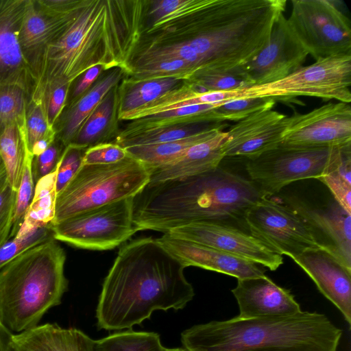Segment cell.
Listing matches in <instances>:
<instances>
[{"instance_id": "1", "label": "cell", "mask_w": 351, "mask_h": 351, "mask_svg": "<svg viewBox=\"0 0 351 351\" xmlns=\"http://www.w3.org/2000/svg\"><path fill=\"white\" fill-rule=\"evenodd\" d=\"M286 0H180L146 27L141 42L186 45L198 71H228L250 61L269 40Z\"/></svg>"}, {"instance_id": "2", "label": "cell", "mask_w": 351, "mask_h": 351, "mask_svg": "<svg viewBox=\"0 0 351 351\" xmlns=\"http://www.w3.org/2000/svg\"><path fill=\"white\" fill-rule=\"evenodd\" d=\"M148 0H84L73 21L45 49L32 99L102 65L125 69L142 36Z\"/></svg>"}, {"instance_id": "3", "label": "cell", "mask_w": 351, "mask_h": 351, "mask_svg": "<svg viewBox=\"0 0 351 351\" xmlns=\"http://www.w3.org/2000/svg\"><path fill=\"white\" fill-rule=\"evenodd\" d=\"M184 268L156 239H138L122 246L103 282L98 328L131 329L156 310L184 308L195 295Z\"/></svg>"}, {"instance_id": "4", "label": "cell", "mask_w": 351, "mask_h": 351, "mask_svg": "<svg viewBox=\"0 0 351 351\" xmlns=\"http://www.w3.org/2000/svg\"><path fill=\"white\" fill-rule=\"evenodd\" d=\"M263 196L250 179L220 165L188 178L148 183L133 198L137 231L168 232L192 222L244 224L246 212Z\"/></svg>"}, {"instance_id": "5", "label": "cell", "mask_w": 351, "mask_h": 351, "mask_svg": "<svg viewBox=\"0 0 351 351\" xmlns=\"http://www.w3.org/2000/svg\"><path fill=\"white\" fill-rule=\"evenodd\" d=\"M342 331L323 314L212 321L182 332L189 351H337Z\"/></svg>"}, {"instance_id": "6", "label": "cell", "mask_w": 351, "mask_h": 351, "mask_svg": "<svg viewBox=\"0 0 351 351\" xmlns=\"http://www.w3.org/2000/svg\"><path fill=\"white\" fill-rule=\"evenodd\" d=\"M66 254L53 238L24 252L0 270V318L14 334L38 325L68 288Z\"/></svg>"}, {"instance_id": "7", "label": "cell", "mask_w": 351, "mask_h": 351, "mask_svg": "<svg viewBox=\"0 0 351 351\" xmlns=\"http://www.w3.org/2000/svg\"><path fill=\"white\" fill-rule=\"evenodd\" d=\"M149 182L148 167L128 156L109 165H82L57 194L55 217L51 224L82 212L134 197Z\"/></svg>"}, {"instance_id": "8", "label": "cell", "mask_w": 351, "mask_h": 351, "mask_svg": "<svg viewBox=\"0 0 351 351\" xmlns=\"http://www.w3.org/2000/svg\"><path fill=\"white\" fill-rule=\"evenodd\" d=\"M343 147L304 148L279 145L246 159L245 169L250 180L263 195L274 196L292 182L319 180L332 171Z\"/></svg>"}, {"instance_id": "9", "label": "cell", "mask_w": 351, "mask_h": 351, "mask_svg": "<svg viewBox=\"0 0 351 351\" xmlns=\"http://www.w3.org/2000/svg\"><path fill=\"white\" fill-rule=\"evenodd\" d=\"M351 55L319 58L301 66L286 77L244 88V97H264L274 99L298 96L351 101Z\"/></svg>"}, {"instance_id": "10", "label": "cell", "mask_w": 351, "mask_h": 351, "mask_svg": "<svg viewBox=\"0 0 351 351\" xmlns=\"http://www.w3.org/2000/svg\"><path fill=\"white\" fill-rule=\"evenodd\" d=\"M287 18L299 42L317 60L351 55L350 19L330 0H292Z\"/></svg>"}, {"instance_id": "11", "label": "cell", "mask_w": 351, "mask_h": 351, "mask_svg": "<svg viewBox=\"0 0 351 351\" xmlns=\"http://www.w3.org/2000/svg\"><path fill=\"white\" fill-rule=\"evenodd\" d=\"M133 198L90 209L51 224L53 238L82 249H113L138 232L133 223Z\"/></svg>"}, {"instance_id": "12", "label": "cell", "mask_w": 351, "mask_h": 351, "mask_svg": "<svg viewBox=\"0 0 351 351\" xmlns=\"http://www.w3.org/2000/svg\"><path fill=\"white\" fill-rule=\"evenodd\" d=\"M244 224L252 236L281 256L321 248L303 221L271 196H263L246 212Z\"/></svg>"}, {"instance_id": "13", "label": "cell", "mask_w": 351, "mask_h": 351, "mask_svg": "<svg viewBox=\"0 0 351 351\" xmlns=\"http://www.w3.org/2000/svg\"><path fill=\"white\" fill-rule=\"evenodd\" d=\"M278 199L303 221L321 248L351 271V214L332 196L326 202L311 201L295 194Z\"/></svg>"}, {"instance_id": "14", "label": "cell", "mask_w": 351, "mask_h": 351, "mask_svg": "<svg viewBox=\"0 0 351 351\" xmlns=\"http://www.w3.org/2000/svg\"><path fill=\"white\" fill-rule=\"evenodd\" d=\"M280 145L304 148L351 145L350 104L331 102L307 113L289 117Z\"/></svg>"}, {"instance_id": "15", "label": "cell", "mask_w": 351, "mask_h": 351, "mask_svg": "<svg viewBox=\"0 0 351 351\" xmlns=\"http://www.w3.org/2000/svg\"><path fill=\"white\" fill-rule=\"evenodd\" d=\"M167 233L232 254L271 271L276 270L283 263L282 256L275 253L250 233L229 224L196 221L171 229Z\"/></svg>"}, {"instance_id": "16", "label": "cell", "mask_w": 351, "mask_h": 351, "mask_svg": "<svg viewBox=\"0 0 351 351\" xmlns=\"http://www.w3.org/2000/svg\"><path fill=\"white\" fill-rule=\"evenodd\" d=\"M308 55L282 14L276 21L266 45L241 69L253 85L270 84L302 66Z\"/></svg>"}, {"instance_id": "17", "label": "cell", "mask_w": 351, "mask_h": 351, "mask_svg": "<svg viewBox=\"0 0 351 351\" xmlns=\"http://www.w3.org/2000/svg\"><path fill=\"white\" fill-rule=\"evenodd\" d=\"M289 117L273 110L254 112L237 121L226 132L224 158L250 159L278 147Z\"/></svg>"}, {"instance_id": "18", "label": "cell", "mask_w": 351, "mask_h": 351, "mask_svg": "<svg viewBox=\"0 0 351 351\" xmlns=\"http://www.w3.org/2000/svg\"><path fill=\"white\" fill-rule=\"evenodd\" d=\"M27 1L0 0V87L20 86L32 98L36 81L19 42Z\"/></svg>"}, {"instance_id": "19", "label": "cell", "mask_w": 351, "mask_h": 351, "mask_svg": "<svg viewBox=\"0 0 351 351\" xmlns=\"http://www.w3.org/2000/svg\"><path fill=\"white\" fill-rule=\"evenodd\" d=\"M156 240L184 267H197L237 280L265 276L263 266L215 248L179 239L167 232Z\"/></svg>"}, {"instance_id": "20", "label": "cell", "mask_w": 351, "mask_h": 351, "mask_svg": "<svg viewBox=\"0 0 351 351\" xmlns=\"http://www.w3.org/2000/svg\"><path fill=\"white\" fill-rule=\"evenodd\" d=\"M83 3L82 0L70 11L53 13L43 9L36 0L27 1L19 33V42L35 81L45 49L73 21Z\"/></svg>"}, {"instance_id": "21", "label": "cell", "mask_w": 351, "mask_h": 351, "mask_svg": "<svg viewBox=\"0 0 351 351\" xmlns=\"http://www.w3.org/2000/svg\"><path fill=\"white\" fill-rule=\"evenodd\" d=\"M231 291L243 319L289 317L302 311L291 291L265 275L237 280Z\"/></svg>"}, {"instance_id": "22", "label": "cell", "mask_w": 351, "mask_h": 351, "mask_svg": "<svg viewBox=\"0 0 351 351\" xmlns=\"http://www.w3.org/2000/svg\"><path fill=\"white\" fill-rule=\"evenodd\" d=\"M313 280L319 291L351 324V271L322 248L306 250L291 257Z\"/></svg>"}, {"instance_id": "23", "label": "cell", "mask_w": 351, "mask_h": 351, "mask_svg": "<svg viewBox=\"0 0 351 351\" xmlns=\"http://www.w3.org/2000/svg\"><path fill=\"white\" fill-rule=\"evenodd\" d=\"M226 137V132H219L191 146L170 163L149 169V182L182 179L217 168L224 159L222 147Z\"/></svg>"}, {"instance_id": "24", "label": "cell", "mask_w": 351, "mask_h": 351, "mask_svg": "<svg viewBox=\"0 0 351 351\" xmlns=\"http://www.w3.org/2000/svg\"><path fill=\"white\" fill-rule=\"evenodd\" d=\"M126 75L127 71L122 67H114L104 71L86 93L64 108L53 125L56 138L67 146L108 92Z\"/></svg>"}, {"instance_id": "25", "label": "cell", "mask_w": 351, "mask_h": 351, "mask_svg": "<svg viewBox=\"0 0 351 351\" xmlns=\"http://www.w3.org/2000/svg\"><path fill=\"white\" fill-rule=\"evenodd\" d=\"M94 344L78 329L47 323L14 334L11 351H94Z\"/></svg>"}, {"instance_id": "26", "label": "cell", "mask_w": 351, "mask_h": 351, "mask_svg": "<svg viewBox=\"0 0 351 351\" xmlns=\"http://www.w3.org/2000/svg\"><path fill=\"white\" fill-rule=\"evenodd\" d=\"M243 97V89L200 93L195 84L184 80L178 87L167 92L138 109L120 115L119 119L133 121L197 104L219 106L227 101Z\"/></svg>"}, {"instance_id": "27", "label": "cell", "mask_w": 351, "mask_h": 351, "mask_svg": "<svg viewBox=\"0 0 351 351\" xmlns=\"http://www.w3.org/2000/svg\"><path fill=\"white\" fill-rule=\"evenodd\" d=\"M119 84L111 88L84 121L69 145L88 148L112 143L119 134Z\"/></svg>"}, {"instance_id": "28", "label": "cell", "mask_w": 351, "mask_h": 351, "mask_svg": "<svg viewBox=\"0 0 351 351\" xmlns=\"http://www.w3.org/2000/svg\"><path fill=\"white\" fill-rule=\"evenodd\" d=\"M217 106L211 104L192 105L130 121L123 130H119L117 137H124L143 130L165 126L205 122H223L215 112V108Z\"/></svg>"}, {"instance_id": "29", "label": "cell", "mask_w": 351, "mask_h": 351, "mask_svg": "<svg viewBox=\"0 0 351 351\" xmlns=\"http://www.w3.org/2000/svg\"><path fill=\"white\" fill-rule=\"evenodd\" d=\"M183 81L175 77L133 81L125 76L119 85V117L151 103L180 86Z\"/></svg>"}, {"instance_id": "30", "label": "cell", "mask_w": 351, "mask_h": 351, "mask_svg": "<svg viewBox=\"0 0 351 351\" xmlns=\"http://www.w3.org/2000/svg\"><path fill=\"white\" fill-rule=\"evenodd\" d=\"M56 169L36 183L33 199L15 236L25 235L53 222L57 196Z\"/></svg>"}, {"instance_id": "31", "label": "cell", "mask_w": 351, "mask_h": 351, "mask_svg": "<svg viewBox=\"0 0 351 351\" xmlns=\"http://www.w3.org/2000/svg\"><path fill=\"white\" fill-rule=\"evenodd\" d=\"M223 129H213L180 140L125 148L128 154L145 164L148 169L160 167L175 160L191 146L207 140Z\"/></svg>"}, {"instance_id": "32", "label": "cell", "mask_w": 351, "mask_h": 351, "mask_svg": "<svg viewBox=\"0 0 351 351\" xmlns=\"http://www.w3.org/2000/svg\"><path fill=\"white\" fill-rule=\"evenodd\" d=\"M227 125L228 123L223 121L165 126L143 130L124 137H117L113 142L123 148L164 143L185 138L213 129L224 130Z\"/></svg>"}, {"instance_id": "33", "label": "cell", "mask_w": 351, "mask_h": 351, "mask_svg": "<svg viewBox=\"0 0 351 351\" xmlns=\"http://www.w3.org/2000/svg\"><path fill=\"white\" fill-rule=\"evenodd\" d=\"M25 136V123H14L0 136V156L5 165L11 186L17 191L28 154Z\"/></svg>"}, {"instance_id": "34", "label": "cell", "mask_w": 351, "mask_h": 351, "mask_svg": "<svg viewBox=\"0 0 351 351\" xmlns=\"http://www.w3.org/2000/svg\"><path fill=\"white\" fill-rule=\"evenodd\" d=\"M194 68L186 62L177 58H156L131 64L126 77L133 81H144L156 78L175 77L187 80Z\"/></svg>"}, {"instance_id": "35", "label": "cell", "mask_w": 351, "mask_h": 351, "mask_svg": "<svg viewBox=\"0 0 351 351\" xmlns=\"http://www.w3.org/2000/svg\"><path fill=\"white\" fill-rule=\"evenodd\" d=\"M158 333L135 332H117L95 341L94 351H165Z\"/></svg>"}, {"instance_id": "36", "label": "cell", "mask_w": 351, "mask_h": 351, "mask_svg": "<svg viewBox=\"0 0 351 351\" xmlns=\"http://www.w3.org/2000/svg\"><path fill=\"white\" fill-rule=\"evenodd\" d=\"M31 99L21 86L8 84L0 87V136L11 125L25 123V108Z\"/></svg>"}, {"instance_id": "37", "label": "cell", "mask_w": 351, "mask_h": 351, "mask_svg": "<svg viewBox=\"0 0 351 351\" xmlns=\"http://www.w3.org/2000/svg\"><path fill=\"white\" fill-rule=\"evenodd\" d=\"M185 80L202 86L207 92L241 90L253 86L241 66L228 71H198Z\"/></svg>"}, {"instance_id": "38", "label": "cell", "mask_w": 351, "mask_h": 351, "mask_svg": "<svg viewBox=\"0 0 351 351\" xmlns=\"http://www.w3.org/2000/svg\"><path fill=\"white\" fill-rule=\"evenodd\" d=\"M276 99L271 97H255L233 99L215 108L221 121H239L247 116L261 110H272Z\"/></svg>"}, {"instance_id": "39", "label": "cell", "mask_w": 351, "mask_h": 351, "mask_svg": "<svg viewBox=\"0 0 351 351\" xmlns=\"http://www.w3.org/2000/svg\"><path fill=\"white\" fill-rule=\"evenodd\" d=\"M53 238L51 224L21 236H14L0 245V270L29 249Z\"/></svg>"}, {"instance_id": "40", "label": "cell", "mask_w": 351, "mask_h": 351, "mask_svg": "<svg viewBox=\"0 0 351 351\" xmlns=\"http://www.w3.org/2000/svg\"><path fill=\"white\" fill-rule=\"evenodd\" d=\"M52 134H56L47 122L42 103L30 99L25 114V136L29 154L37 141Z\"/></svg>"}, {"instance_id": "41", "label": "cell", "mask_w": 351, "mask_h": 351, "mask_svg": "<svg viewBox=\"0 0 351 351\" xmlns=\"http://www.w3.org/2000/svg\"><path fill=\"white\" fill-rule=\"evenodd\" d=\"M32 158L33 157L28 153L22 179L16 191L15 207L9 239L16 234L34 197L36 184L32 173Z\"/></svg>"}, {"instance_id": "42", "label": "cell", "mask_w": 351, "mask_h": 351, "mask_svg": "<svg viewBox=\"0 0 351 351\" xmlns=\"http://www.w3.org/2000/svg\"><path fill=\"white\" fill-rule=\"evenodd\" d=\"M86 148L68 145L58 163L56 191L58 194L75 175L83 165Z\"/></svg>"}, {"instance_id": "43", "label": "cell", "mask_w": 351, "mask_h": 351, "mask_svg": "<svg viewBox=\"0 0 351 351\" xmlns=\"http://www.w3.org/2000/svg\"><path fill=\"white\" fill-rule=\"evenodd\" d=\"M66 146L55 138L49 147L41 154L34 156L32 160V173L35 184L43 177L53 172Z\"/></svg>"}, {"instance_id": "44", "label": "cell", "mask_w": 351, "mask_h": 351, "mask_svg": "<svg viewBox=\"0 0 351 351\" xmlns=\"http://www.w3.org/2000/svg\"><path fill=\"white\" fill-rule=\"evenodd\" d=\"M128 156L125 148L112 142L98 144L86 149L83 165H109L123 160Z\"/></svg>"}, {"instance_id": "45", "label": "cell", "mask_w": 351, "mask_h": 351, "mask_svg": "<svg viewBox=\"0 0 351 351\" xmlns=\"http://www.w3.org/2000/svg\"><path fill=\"white\" fill-rule=\"evenodd\" d=\"M71 84H63L53 87L42 97V103L49 125H53L64 110Z\"/></svg>"}, {"instance_id": "46", "label": "cell", "mask_w": 351, "mask_h": 351, "mask_svg": "<svg viewBox=\"0 0 351 351\" xmlns=\"http://www.w3.org/2000/svg\"><path fill=\"white\" fill-rule=\"evenodd\" d=\"M16 198V191L9 182L0 187V245L9 239Z\"/></svg>"}, {"instance_id": "47", "label": "cell", "mask_w": 351, "mask_h": 351, "mask_svg": "<svg viewBox=\"0 0 351 351\" xmlns=\"http://www.w3.org/2000/svg\"><path fill=\"white\" fill-rule=\"evenodd\" d=\"M319 180L326 185L339 204L351 214V184L334 171L322 176Z\"/></svg>"}, {"instance_id": "48", "label": "cell", "mask_w": 351, "mask_h": 351, "mask_svg": "<svg viewBox=\"0 0 351 351\" xmlns=\"http://www.w3.org/2000/svg\"><path fill=\"white\" fill-rule=\"evenodd\" d=\"M105 71L107 70L104 66L96 65L75 79L71 84L65 107L73 104L86 93Z\"/></svg>"}, {"instance_id": "49", "label": "cell", "mask_w": 351, "mask_h": 351, "mask_svg": "<svg viewBox=\"0 0 351 351\" xmlns=\"http://www.w3.org/2000/svg\"><path fill=\"white\" fill-rule=\"evenodd\" d=\"M13 335L0 318V351H11Z\"/></svg>"}, {"instance_id": "50", "label": "cell", "mask_w": 351, "mask_h": 351, "mask_svg": "<svg viewBox=\"0 0 351 351\" xmlns=\"http://www.w3.org/2000/svg\"><path fill=\"white\" fill-rule=\"evenodd\" d=\"M56 138V134H52L44 137L37 141L33 145L29 154L32 156H36L43 153L52 143Z\"/></svg>"}, {"instance_id": "51", "label": "cell", "mask_w": 351, "mask_h": 351, "mask_svg": "<svg viewBox=\"0 0 351 351\" xmlns=\"http://www.w3.org/2000/svg\"><path fill=\"white\" fill-rule=\"evenodd\" d=\"M9 182L8 179L7 171L3 162L0 156V187Z\"/></svg>"}, {"instance_id": "52", "label": "cell", "mask_w": 351, "mask_h": 351, "mask_svg": "<svg viewBox=\"0 0 351 351\" xmlns=\"http://www.w3.org/2000/svg\"><path fill=\"white\" fill-rule=\"evenodd\" d=\"M165 351H189L185 348H165Z\"/></svg>"}]
</instances>
